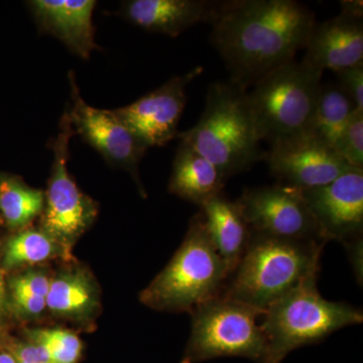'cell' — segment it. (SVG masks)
<instances>
[{"label": "cell", "instance_id": "6da1fadb", "mask_svg": "<svg viewBox=\"0 0 363 363\" xmlns=\"http://www.w3.org/2000/svg\"><path fill=\"white\" fill-rule=\"evenodd\" d=\"M315 25L314 13L294 0H231L222 1L210 40L225 64L229 82L247 91L295 60Z\"/></svg>", "mask_w": 363, "mask_h": 363}, {"label": "cell", "instance_id": "7a4b0ae2", "mask_svg": "<svg viewBox=\"0 0 363 363\" xmlns=\"http://www.w3.org/2000/svg\"><path fill=\"white\" fill-rule=\"evenodd\" d=\"M324 245L252 233L245 255L229 274L220 295L264 314L310 274L320 272Z\"/></svg>", "mask_w": 363, "mask_h": 363}, {"label": "cell", "instance_id": "3957f363", "mask_svg": "<svg viewBox=\"0 0 363 363\" xmlns=\"http://www.w3.org/2000/svg\"><path fill=\"white\" fill-rule=\"evenodd\" d=\"M178 138L211 162L226 181L252 168L266 154L260 150L247 91L229 81L210 85L199 121Z\"/></svg>", "mask_w": 363, "mask_h": 363}, {"label": "cell", "instance_id": "277c9868", "mask_svg": "<svg viewBox=\"0 0 363 363\" xmlns=\"http://www.w3.org/2000/svg\"><path fill=\"white\" fill-rule=\"evenodd\" d=\"M319 272L269 306L260 323L267 341L264 363H281L292 351L321 342L334 332L362 324V310L322 297L317 288Z\"/></svg>", "mask_w": 363, "mask_h": 363}, {"label": "cell", "instance_id": "5b68a950", "mask_svg": "<svg viewBox=\"0 0 363 363\" xmlns=\"http://www.w3.org/2000/svg\"><path fill=\"white\" fill-rule=\"evenodd\" d=\"M229 272L208 235L201 212L193 217L180 248L140 295L161 311H194L220 296Z\"/></svg>", "mask_w": 363, "mask_h": 363}, {"label": "cell", "instance_id": "8992f818", "mask_svg": "<svg viewBox=\"0 0 363 363\" xmlns=\"http://www.w3.org/2000/svg\"><path fill=\"white\" fill-rule=\"evenodd\" d=\"M323 71L305 61L289 62L247 91V102L260 142L278 145L309 133Z\"/></svg>", "mask_w": 363, "mask_h": 363}, {"label": "cell", "instance_id": "52a82bcc", "mask_svg": "<svg viewBox=\"0 0 363 363\" xmlns=\"http://www.w3.org/2000/svg\"><path fill=\"white\" fill-rule=\"evenodd\" d=\"M192 330L181 363L220 357H245L264 363L267 341L257 319L262 313L218 296L196 308Z\"/></svg>", "mask_w": 363, "mask_h": 363}, {"label": "cell", "instance_id": "ba28073f", "mask_svg": "<svg viewBox=\"0 0 363 363\" xmlns=\"http://www.w3.org/2000/svg\"><path fill=\"white\" fill-rule=\"evenodd\" d=\"M75 133L69 104L61 117L59 133L52 138L54 161L45 193L40 228L68 250L83 235L97 216V205L81 192L68 171L69 145Z\"/></svg>", "mask_w": 363, "mask_h": 363}, {"label": "cell", "instance_id": "9c48e42d", "mask_svg": "<svg viewBox=\"0 0 363 363\" xmlns=\"http://www.w3.org/2000/svg\"><path fill=\"white\" fill-rule=\"evenodd\" d=\"M252 233L279 240L324 242L302 192L278 184L250 188L236 200Z\"/></svg>", "mask_w": 363, "mask_h": 363}, {"label": "cell", "instance_id": "30bf717a", "mask_svg": "<svg viewBox=\"0 0 363 363\" xmlns=\"http://www.w3.org/2000/svg\"><path fill=\"white\" fill-rule=\"evenodd\" d=\"M72 104L69 112L74 130L112 166L124 169L133 176L142 192L138 164L147 147L112 111L98 109L81 97L74 72L69 73Z\"/></svg>", "mask_w": 363, "mask_h": 363}, {"label": "cell", "instance_id": "8fae6325", "mask_svg": "<svg viewBox=\"0 0 363 363\" xmlns=\"http://www.w3.org/2000/svg\"><path fill=\"white\" fill-rule=\"evenodd\" d=\"M264 160L279 184L301 191L327 185L353 169L310 131L272 145Z\"/></svg>", "mask_w": 363, "mask_h": 363}, {"label": "cell", "instance_id": "7c38bea8", "mask_svg": "<svg viewBox=\"0 0 363 363\" xmlns=\"http://www.w3.org/2000/svg\"><path fill=\"white\" fill-rule=\"evenodd\" d=\"M202 71L197 67L186 75L175 76L133 104L112 111L147 149L162 147L178 136L179 121L187 104L186 87Z\"/></svg>", "mask_w": 363, "mask_h": 363}, {"label": "cell", "instance_id": "4fadbf2b", "mask_svg": "<svg viewBox=\"0 0 363 363\" xmlns=\"http://www.w3.org/2000/svg\"><path fill=\"white\" fill-rule=\"evenodd\" d=\"M325 243H345L363 233V169H350L331 183L302 190Z\"/></svg>", "mask_w": 363, "mask_h": 363}, {"label": "cell", "instance_id": "5bb4252c", "mask_svg": "<svg viewBox=\"0 0 363 363\" xmlns=\"http://www.w3.org/2000/svg\"><path fill=\"white\" fill-rule=\"evenodd\" d=\"M363 18L341 13L317 23L306 45L303 61L318 70L337 73L363 63Z\"/></svg>", "mask_w": 363, "mask_h": 363}, {"label": "cell", "instance_id": "9a60e30c", "mask_svg": "<svg viewBox=\"0 0 363 363\" xmlns=\"http://www.w3.org/2000/svg\"><path fill=\"white\" fill-rule=\"evenodd\" d=\"M28 6L40 30L61 40L73 54L87 60L99 49L94 39V0H33Z\"/></svg>", "mask_w": 363, "mask_h": 363}, {"label": "cell", "instance_id": "2e32d148", "mask_svg": "<svg viewBox=\"0 0 363 363\" xmlns=\"http://www.w3.org/2000/svg\"><path fill=\"white\" fill-rule=\"evenodd\" d=\"M222 1L209 0H130L123 13L133 25L176 38L201 23L214 20Z\"/></svg>", "mask_w": 363, "mask_h": 363}, {"label": "cell", "instance_id": "e0dca14e", "mask_svg": "<svg viewBox=\"0 0 363 363\" xmlns=\"http://www.w3.org/2000/svg\"><path fill=\"white\" fill-rule=\"evenodd\" d=\"M205 227L215 250L220 255L229 274L245 255L252 238L240 205L223 193L215 196L201 207Z\"/></svg>", "mask_w": 363, "mask_h": 363}, {"label": "cell", "instance_id": "ac0fdd59", "mask_svg": "<svg viewBox=\"0 0 363 363\" xmlns=\"http://www.w3.org/2000/svg\"><path fill=\"white\" fill-rule=\"evenodd\" d=\"M225 183V178L211 162L186 143H180L169 179L172 194L202 207L223 193Z\"/></svg>", "mask_w": 363, "mask_h": 363}, {"label": "cell", "instance_id": "d6986e66", "mask_svg": "<svg viewBox=\"0 0 363 363\" xmlns=\"http://www.w3.org/2000/svg\"><path fill=\"white\" fill-rule=\"evenodd\" d=\"M45 302L57 316L84 321L96 312L99 292L87 272L70 269L52 279Z\"/></svg>", "mask_w": 363, "mask_h": 363}, {"label": "cell", "instance_id": "ffe728a7", "mask_svg": "<svg viewBox=\"0 0 363 363\" xmlns=\"http://www.w3.org/2000/svg\"><path fill=\"white\" fill-rule=\"evenodd\" d=\"M355 111L354 105L338 85L322 84L309 131L335 149Z\"/></svg>", "mask_w": 363, "mask_h": 363}, {"label": "cell", "instance_id": "44dd1931", "mask_svg": "<svg viewBox=\"0 0 363 363\" xmlns=\"http://www.w3.org/2000/svg\"><path fill=\"white\" fill-rule=\"evenodd\" d=\"M45 193L18 177L0 176V214L7 226L21 230L42 215Z\"/></svg>", "mask_w": 363, "mask_h": 363}, {"label": "cell", "instance_id": "7402d4cb", "mask_svg": "<svg viewBox=\"0 0 363 363\" xmlns=\"http://www.w3.org/2000/svg\"><path fill=\"white\" fill-rule=\"evenodd\" d=\"M67 255V250L42 228L21 229L4 245L2 266L7 269L39 264Z\"/></svg>", "mask_w": 363, "mask_h": 363}, {"label": "cell", "instance_id": "603a6c76", "mask_svg": "<svg viewBox=\"0 0 363 363\" xmlns=\"http://www.w3.org/2000/svg\"><path fill=\"white\" fill-rule=\"evenodd\" d=\"M28 341L40 346L52 363H77L82 354V342L65 329H32L26 331Z\"/></svg>", "mask_w": 363, "mask_h": 363}, {"label": "cell", "instance_id": "cb8c5ba5", "mask_svg": "<svg viewBox=\"0 0 363 363\" xmlns=\"http://www.w3.org/2000/svg\"><path fill=\"white\" fill-rule=\"evenodd\" d=\"M335 150L350 167L363 169V111L353 112Z\"/></svg>", "mask_w": 363, "mask_h": 363}, {"label": "cell", "instance_id": "d4e9b609", "mask_svg": "<svg viewBox=\"0 0 363 363\" xmlns=\"http://www.w3.org/2000/svg\"><path fill=\"white\" fill-rule=\"evenodd\" d=\"M52 279L43 271H28L11 279L9 295H30L47 298Z\"/></svg>", "mask_w": 363, "mask_h": 363}, {"label": "cell", "instance_id": "484cf974", "mask_svg": "<svg viewBox=\"0 0 363 363\" xmlns=\"http://www.w3.org/2000/svg\"><path fill=\"white\" fill-rule=\"evenodd\" d=\"M338 87L345 93L357 111H363V63L336 73Z\"/></svg>", "mask_w": 363, "mask_h": 363}, {"label": "cell", "instance_id": "4316f807", "mask_svg": "<svg viewBox=\"0 0 363 363\" xmlns=\"http://www.w3.org/2000/svg\"><path fill=\"white\" fill-rule=\"evenodd\" d=\"M9 352L18 363H52L45 350L30 341H13L9 343Z\"/></svg>", "mask_w": 363, "mask_h": 363}, {"label": "cell", "instance_id": "83f0119b", "mask_svg": "<svg viewBox=\"0 0 363 363\" xmlns=\"http://www.w3.org/2000/svg\"><path fill=\"white\" fill-rule=\"evenodd\" d=\"M9 308L18 316L23 318L39 317L47 308L45 298L30 295H9Z\"/></svg>", "mask_w": 363, "mask_h": 363}, {"label": "cell", "instance_id": "f1b7e54d", "mask_svg": "<svg viewBox=\"0 0 363 363\" xmlns=\"http://www.w3.org/2000/svg\"><path fill=\"white\" fill-rule=\"evenodd\" d=\"M347 252L348 259L353 274L357 279L358 285L362 286L363 284V236L353 238L347 242L343 243Z\"/></svg>", "mask_w": 363, "mask_h": 363}, {"label": "cell", "instance_id": "f546056e", "mask_svg": "<svg viewBox=\"0 0 363 363\" xmlns=\"http://www.w3.org/2000/svg\"><path fill=\"white\" fill-rule=\"evenodd\" d=\"M9 311V297L4 277H2L1 267H0V329L6 323V316Z\"/></svg>", "mask_w": 363, "mask_h": 363}, {"label": "cell", "instance_id": "4dcf8cb0", "mask_svg": "<svg viewBox=\"0 0 363 363\" xmlns=\"http://www.w3.org/2000/svg\"><path fill=\"white\" fill-rule=\"evenodd\" d=\"M341 13L354 18H363V2L362 0H344L340 2Z\"/></svg>", "mask_w": 363, "mask_h": 363}, {"label": "cell", "instance_id": "1f68e13d", "mask_svg": "<svg viewBox=\"0 0 363 363\" xmlns=\"http://www.w3.org/2000/svg\"><path fill=\"white\" fill-rule=\"evenodd\" d=\"M0 363H18L13 355L7 352H0Z\"/></svg>", "mask_w": 363, "mask_h": 363}]
</instances>
